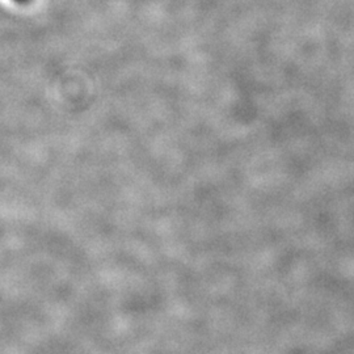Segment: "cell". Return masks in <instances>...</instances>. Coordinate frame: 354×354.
Returning <instances> with one entry per match:
<instances>
[{"label": "cell", "instance_id": "1", "mask_svg": "<svg viewBox=\"0 0 354 354\" xmlns=\"http://www.w3.org/2000/svg\"><path fill=\"white\" fill-rule=\"evenodd\" d=\"M15 1H17V3H20V4H26V3H29L30 0H15Z\"/></svg>", "mask_w": 354, "mask_h": 354}]
</instances>
